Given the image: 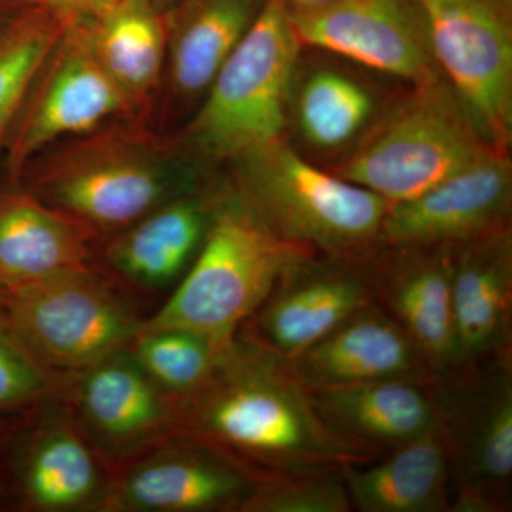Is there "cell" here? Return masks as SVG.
Listing matches in <instances>:
<instances>
[{"label":"cell","mask_w":512,"mask_h":512,"mask_svg":"<svg viewBox=\"0 0 512 512\" xmlns=\"http://www.w3.org/2000/svg\"><path fill=\"white\" fill-rule=\"evenodd\" d=\"M177 410L180 433L237 461L258 480L382 458L330 429L288 360L244 328L218 350L205 382L178 397Z\"/></svg>","instance_id":"6da1fadb"},{"label":"cell","mask_w":512,"mask_h":512,"mask_svg":"<svg viewBox=\"0 0 512 512\" xmlns=\"http://www.w3.org/2000/svg\"><path fill=\"white\" fill-rule=\"evenodd\" d=\"M28 170L26 191L100 239L208 184L207 167L141 119L113 121L64 140L30 161L23 173Z\"/></svg>","instance_id":"7a4b0ae2"},{"label":"cell","mask_w":512,"mask_h":512,"mask_svg":"<svg viewBox=\"0 0 512 512\" xmlns=\"http://www.w3.org/2000/svg\"><path fill=\"white\" fill-rule=\"evenodd\" d=\"M308 254L315 252L279 238L234 185L222 184L194 261L141 332L184 329L215 343L228 342L285 269Z\"/></svg>","instance_id":"3957f363"},{"label":"cell","mask_w":512,"mask_h":512,"mask_svg":"<svg viewBox=\"0 0 512 512\" xmlns=\"http://www.w3.org/2000/svg\"><path fill=\"white\" fill-rule=\"evenodd\" d=\"M231 184L284 241L332 258L366 261L392 202L316 167L282 138L234 161Z\"/></svg>","instance_id":"277c9868"},{"label":"cell","mask_w":512,"mask_h":512,"mask_svg":"<svg viewBox=\"0 0 512 512\" xmlns=\"http://www.w3.org/2000/svg\"><path fill=\"white\" fill-rule=\"evenodd\" d=\"M301 49L288 6L268 0L215 74L178 143L207 167L234 163L282 138Z\"/></svg>","instance_id":"5b68a950"},{"label":"cell","mask_w":512,"mask_h":512,"mask_svg":"<svg viewBox=\"0 0 512 512\" xmlns=\"http://www.w3.org/2000/svg\"><path fill=\"white\" fill-rule=\"evenodd\" d=\"M491 148L440 79L414 87L330 171L396 204L430 190Z\"/></svg>","instance_id":"8992f818"},{"label":"cell","mask_w":512,"mask_h":512,"mask_svg":"<svg viewBox=\"0 0 512 512\" xmlns=\"http://www.w3.org/2000/svg\"><path fill=\"white\" fill-rule=\"evenodd\" d=\"M3 312L29 352L62 376L127 349L147 319L97 265L15 289Z\"/></svg>","instance_id":"52a82bcc"},{"label":"cell","mask_w":512,"mask_h":512,"mask_svg":"<svg viewBox=\"0 0 512 512\" xmlns=\"http://www.w3.org/2000/svg\"><path fill=\"white\" fill-rule=\"evenodd\" d=\"M450 468L448 512L512 510V359L430 386Z\"/></svg>","instance_id":"ba28073f"},{"label":"cell","mask_w":512,"mask_h":512,"mask_svg":"<svg viewBox=\"0 0 512 512\" xmlns=\"http://www.w3.org/2000/svg\"><path fill=\"white\" fill-rule=\"evenodd\" d=\"M441 76L495 150L512 140L511 9L498 0H419Z\"/></svg>","instance_id":"9c48e42d"},{"label":"cell","mask_w":512,"mask_h":512,"mask_svg":"<svg viewBox=\"0 0 512 512\" xmlns=\"http://www.w3.org/2000/svg\"><path fill=\"white\" fill-rule=\"evenodd\" d=\"M16 119L8 163L18 178L47 148L113 121L140 117L97 60L83 26L72 22L40 67Z\"/></svg>","instance_id":"30bf717a"},{"label":"cell","mask_w":512,"mask_h":512,"mask_svg":"<svg viewBox=\"0 0 512 512\" xmlns=\"http://www.w3.org/2000/svg\"><path fill=\"white\" fill-rule=\"evenodd\" d=\"M59 399L111 468L180 433L177 399L128 349L63 375Z\"/></svg>","instance_id":"8fae6325"},{"label":"cell","mask_w":512,"mask_h":512,"mask_svg":"<svg viewBox=\"0 0 512 512\" xmlns=\"http://www.w3.org/2000/svg\"><path fill=\"white\" fill-rule=\"evenodd\" d=\"M258 478L178 433L113 468L104 512H244Z\"/></svg>","instance_id":"7c38bea8"},{"label":"cell","mask_w":512,"mask_h":512,"mask_svg":"<svg viewBox=\"0 0 512 512\" xmlns=\"http://www.w3.org/2000/svg\"><path fill=\"white\" fill-rule=\"evenodd\" d=\"M288 12L302 47L335 53L414 87L443 79L419 0H338Z\"/></svg>","instance_id":"4fadbf2b"},{"label":"cell","mask_w":512,"mask_h":512,"mask_svg":"<svg viewBox=\"0 0 512 512\" xmlns=\"http://www.w3.org/2000/svg\"><path fill=\"white\" fill-rule=\"evenodd\" d=\"M511 214V160L491 148L423 194L392 204L379 245L448 247L511 227Z\"/></svg>","instance_id":"5bb4252c"},{"label":"cell","mask_w":512,"mask_h":512,"mask_svg":"<svg viewBox=\"0 0 512 512\" xmlns=\"http://www.w3.org/2000/svg\"><path fill=\"white\" fill-rule=\"evenodd\" d=\"M13 458L20 507L35 512H104L113 468L59 399L40 404Z\"/></svg>","instance_id":"9a60e30c"},{"label":"cell","mask_w":512,"mask_h":512,"mask_svg":"<svg viewBox=\"0 0 512 512\" xmlns=\"http://www.w3.org/2000/svg\"><path fill=\"white\" fill-rule=\"evenodd\" d=\"M372 302L365 261L308 254L285 269L242 328L289 360Z\"/></svg>","instance_id":"2e32d148"},{"label":"cell","mask_w":512,"mask_h":512,"mask_svg":"<svg viewBox=\"0 0 512 512\" xmlns=\"http://www.w3.org/2000/svg\"><path fill=\"white\" fill-rule=\"evenodd\" d=\"M365 265L375 303L406 330L437 380L466 370L454 329L450 248L379 245Z\"/></svg>","instance_id":"e0dca14e"},{"label":"cell","mask_w":512,"mask_h":512,"mask_svg":"<svg viewBox=\"0 0 512 512\" xmlns=\"http://www.w3.org/2000/svg\"><path fill=\"white\" fill-rule=\"evenodd\" d=\"M288 362L306 387L380 382L431 386L437 382L436 373L413 339L375 302Z\"/></svg>","instance_id":"ac0fdd59"},{"label":"cell","mask_w":512,"mask_h":512,"mask_svg":"<svg viewBox=\"0 0 512 512\" xmlns=\"http://www.w3.org/2000/svg\"><path fill=\"white\" fill-rule=\"evenodd\" d=\"M221 185L205 184L100 239L101 269L127 289L177 285L204 241Z\"/></svg>","instance_id":"d6986e66"},{"label":"cell","mask_w":512,"mask_h":512,"mask_svg":"<svg viewBox=\"0 0 512 512\" xmlns=\"http://www.w3.org/2000/svg\"><path fill=\"white\" fill-rule=\"evenodd\" d=\"M448 248L454 329L464 369L512 359V228Z\"/></svg>","instance_id":"ffe728a7"},{"label":"cell","mask_w":512,"mask_h":512,"mask_svg":"<svg viewBox=\"0 0 512 512\" xmlns=\"http://www.w3.org/2000/svg\"><path fill=\"white\" fill-rule=\"evenodd\" d=\"M99 235L28 191L0 195V289L96 265Z\"/></svg>","instance_id":"44dd1931"},{"label":"cell","mask_w":512,"mask_h":512,"mask_svg":"<svg viewBox=\"0 0 512 512\" xmlns=\"http://www.w3.org/2000/svg\"><path fill=\"white\" fill-rule=\"evenodd\" d=\"M268 0H178L164 13V80L180 103L201 100Z\"/></svg>","instance_id":"7402d4cb"},{"label":"cell","mask_w":512,"mask_h":512,"mask_svg":"<svg viewBox=\"0 0 512 512\" xmlns=\"http://www.w3.org/2000/svg\"><path fill=\"white\" fill-rule=\"evenodd\" d=\"M306 389L330 429L382 457L419 439L436 424L430 386L423 384L380 382Z\"/></svg>","instance_id":"603a6c76"},{"label":"cell","mask_w":512,"mask_h":512,"mask_svg":"<svg viewBox=\"0 0 512 512\" xmlns=\"http://www.w3.org/2000/svg\"><path fill=\"white\" fill-rule=\"evenodd\" d=\"M103 69L143 119L164 82L167 28L153 0H116L77 20Z\"/></svg>","instance_id":"cb8c5ba5"},{"label":"cell","mask_w":512,"mask_h":512,"mask_svg":"<svg viewBox=\"0 0 512 512\" xmlns=\"http://www.w3.org/2000/svg\"><path fill=\"white\" fill-rule=\"evenodd\" d=\"M353 511L448 512L450 468L437 423L409 444L365 466L343 468Z\"/></svg>","instance_id":"d4e9b609"},{"label":"cell","mask_w":512,"mask_h":512,"mask_svg":"<svg viewBox=\"0 0 512 512\" xmlns=\"http://www.w3.org/2000/svg\"><path fill=\"white\" fill-rule=\"evenodd\" d=\"M303 140L322 151H335L359 140L370 128L376 101L365 84L340 70H312L289 96Z\"/></svg>","instance_id":"484cf974"},{"label":"cell","mask_w":512,"mask_h":512,"mask_svg":"<svg viewBox=\"0 0 512 512\" xmlns=\"http://www.w3.org/2000/svg\"><path fill=\"white\" fill-rule=\"evenodd\" d=\"M66 25L32 5L0 35V140L15 123L40 67Z\"/></svg>","instance_id":"4316f807"},{"label":"cell","mask_w":512,"mask_h":512,"mask_svg":"<svg viewBox=\"0 0 512 512\" xmlns=\"http://www.w3.org/2000/svg\"><path fill=\"white\" fill-rule=\"evenodd\" d=\"M222 345L190 330L158 329L138 333L127 349L154 383L178 399L205 382Z\"/></svg>","instance_id":"83f0119b"},{"label":"cell","mask_w":512,"mask_h":512,"mask_svg":"<svg viewBox=\"0 0 512 512\" xmlns=\"http://www.w3.org/2000/svg\"><path fill=\"white\" fill-rule=\"evenodd\" d=\"M343 468L261 478L244 512H352Z\"/></svg>","instance_id":"f1b7e54d"},{"label":"cell","mask_w":512,"mask_h":512,"mask_svg":"<svg viewBox=\"0 0 512 512\" xmlns=\"http://www.w3.org/2000/svg\"><path fill=\"white\" fill-rule=\"evenodd\" d=\"M62 375L39 362L0 309V414L28 416L60 392Z\"/></svg>","instance_id":"f546056e"},{"label":"cell","mask_w":512,"mask_h":512,"mask_svg":"<svg viewBox=\"0 0 512 512\" xmlns=\"http://www.w3.org/2000/svg\"><path fill=\"white\" fill-rule=\"evenodd\" d=\"M116 0H30V3L63 20L64 23L89 19L109 8Z\"/></svg>","instance_id":"4dcf8cb0"},{"label":"cell","mask_w":512,"mask_h":512,"mask_svg":"<svg viewBox=\"0 0 512 512\" xmlns=\"http://www.w3.org/2000/svg\"><path fill=\"white\" fill-rule=\"evenodd\" d=\"M288 8L306 9L318 8V6L329 5L338 0H282Z\"/></svg>","instance_id":"1f68e13d"},{"label":"cell","mask_w":512,"mask_h":512,"mask_svg":"<svg viewBox=\"0 0 512 512\" xmlns=\"http://www.w3.org/2000/svg\"><path fill=\"white\" fill-rule=\"evenodd\" d=\"M153 2L161 13H165L174 5V3H177L178 0H153Z\"/></svg>","instance_id":"d6a6232c"},{"label":"cell","mask_w":512,"mask_h":512,"mask_svg":"<svg viewBox=\"0 0 512 512\" xmlns=\"http://www.w3.org/2000/svg\"><path fill=\"white\" fill-rule=\"evenodd\" d=\"M9 292L3 291L0 289V309L5 306L6 301H8Z\"/></svg>","instance_id":"836d02e7"},{"label":"cell","mask_w":512,"mask_h":512,"mask_svg":"<svg viewBox=\"0 0 512 512\" xmlns=\"http://www.w3.org/2000/svg\"><path fill=\"white\" fill-rule=\"evenodd\" d=\"M498 2L503 3L504 6L511 9L512 0H498Z\"/></svg>","instance_id":"e575fe53"}]
</instances>
